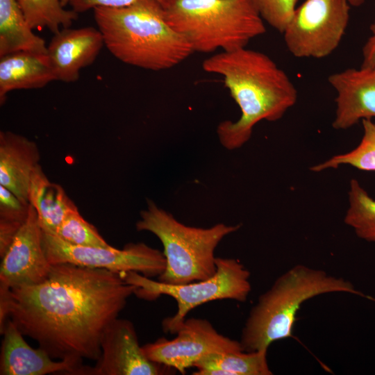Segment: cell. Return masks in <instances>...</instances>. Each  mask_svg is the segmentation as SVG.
Masks as SVG:
<instances>
[{
    "mask_svg": "<svg viewBox=\"0 0 375 375\" xmlns=\"http://www.w3.org/2000/svg\"><path fill=\"white\" fill-rule=\"evenodd\" d=\"M94 17L104 45L120 61L161 71L171 69L194 51L167 22L165 8L154 0L122 7H95Z\"/></svg>",
    "mask_w": 375,
    "mask_h": 375,
    "instance_id": "cell-3",
    "label": "cell"
},
{
    "mask_svg": "<svg viewBox=\"0 0 375 375\" xmlns=\"http://www.w3.org/2000/svg\"><path fill=\"white\" fill-rule=\"evenodd\" d=\"M51 265L42 247L37 212L30 203L25 222L1 258L0 290L38 284L47 277Z\"/></svg>",
    "mask_w": 375,
    "mask_h": 375,
    "instance_id": "cell-12",
    "label": "cell"
},
{
    "mask_svg": "<svg viewBox=\"0 0 375 375\" xmlns=\"http://www.w3.org/2000/svg\"><path fill=\"white\" fill-rule=\"evenodd\" d=\"M169 24L194 52L245 48L265 33L264 20L249 0H175L165 8Z\"/></svg>",
    "mask_w": 375,
    "mask_h": 375,
    "instance_id": "cell-5",
    "label": "cell"
},
{
    "mask_svg": "<svg viewBox=\"0 0 375 375\" xmlns=\"http://www.w3.org/2000/svg\"><path fill=\"white\" fill-rule=\"evenodd\" d=\"M101 351L96 365L84 366L81 375H160L174 370L147 358L133 323L127 319L117 318L106 328Z\"/></svg>",
    "mask_w": 375,
    "mask_h": 375,
    "instance_id": "cell-11",
    "label": "cell"
},
{
    "mask_svg": "<svg viewBox=\"0 0 375 375\" xmlns=\"http://www.w3.org/2000/svg\"><path fill=\"white\" fill-rule=\"evenodd\" d=\"M29 203L37 212L42 230L53 235L65 216L78 208L61 185L49 180L40 164L32 174Z\"/></svg>",
    "mask_w": 375,
    "mask_h": 375,
    "instance_id": "cell-18",
    "label": "cell"
},
{
    "mask_svg": "<svg viewBox=\"0 0 375 375\" xmlns=\"http://www.w3.org/2000/svg\"><path fill=\"white\" fill-rule=\"evenodd\" d=\"M55 235L74 245L108 247L97 228L87 222L78 208L70 211L58 226Z\"/></svg>",
    "mask_w": 375,
    "mask_h": 375,
    "instance_id": "cell-25",
    "label": "cell"
},
{
    "mask_svg": "<svg viewBox=\"0 0 375 375\" xmlns=\"http://www.w3.org/2000/svg\"><path fill=\"white\" fill-rule=\"evenodd\" d=\"M346 292L375 301L349 281L306 265L292 267L258 298L242 328L244 351L268 349L274 342L292 336L297 312L308 299L324 294Z\"/></svg>",
    "mask_w": 375,
    "mask_h": 375,
    "instance_id": "cell-4",
    "label": "cell"
},
{
    "mask_svg": "<svg viewBox=\"0 0 375 375\" xmlns=\"http://www.w3.org/2000/svg\"><path fill=\"white\" fill-rule=\"evenodd\" d=\"M62 4L65 6L67 3H69L70 0H60Z\"/></svg>",
    "mask_w": 375,
    "mask_h": 375,
    "instance_id": "cell-30",
    "label": "cell"
},
{
    "mask_svg": "<svg viewBox=\"0 0 375 375\" xmlns=\"http://www.w3.org/2000/svg\"><path fill=\"white\" fill-rule=\"evenodd\" d=\"M370 35L367 39L362 49L361 66L375 65V17L370 25Z\"/></svg>",
    "mask_w": 375,
    "mask_h": 375,
    "instance_id": "cell-28",
    "label": "cell"
},
{
    "mask_svg": "<svg viewBox=\"0 0 375 375\" xmlns=\"http://www.w3.org/2000/svg\"><path fill=\"white\" fill-rule=\"evenodd\" d=\"M141 0H70L69 4L76 12H82L95 7H122L133 4ZM165 8L168 7L175 0H154Z\"/></svg>",
    "mask_w": 375,
    "mask_h": 375,
    "instance_id": "cell-27",
    "label": "cell"
},
{
    "mask_svg": "<svg viewBox=\"0 0 375 375\" xmlns=\"http://www.w3.org/2000/svg\"><path fill=\"white\" fill-rule=\"evenodd\" d=\"M349 207L344 222L356 235L375 243V200L356 179H351L348 192Z\"/></svg>",
    "mask_w": 375,
    "mask_h": 375,
    "instance_id": "cell-21",
    "label": "cell"
},
{
    "mask_svg": "<svg viewBox=\"0 0 375 375\" xmlns=\"http://www.w3.org/2000/svg\"><path fill=\"white\" fill-rule=\"evenodd\" d=\"M103 45L101 32L91 26L63 28L54 33L47 54L56 81H77L80 71L94 62Z\"/></svg>",
    "mask_w": 375,
    "mask_h": 375,
    "instance_id": "cell-14",
    "label": "cell"
},
{
    "mask_svg": "<svg viewBox=\"0 0 375 375\" xmlns=\"http://www.w3.org/2000/svg\"><path fill=\"white\" fill-rule=\"evenodd\" d=\"M56 81L47 53L19 51L0 57V103L16 90L41 88Z\"/></svg>",
    "mask_w": 375,
    "mask_h": 375,
    "instance_id": "cell-17",
    "label": "cell"
},
{
    "mask_svg": "<svg viewBox=\"0 0 375 375\" xmlns=\"http://www.w3.org/2000/svg\"><path fill=\"white\" fill-rule=\"evenodd\" d=\"M328 82L336 93L334 128L347 129L375 117V65L333 73Z\"/></svg>",
    "mask_w": 375,
    "mask_h": 375,
    "instance_id": "cell-13",
    "label": "cell"
},
{
    "mask_svg": "<svg viewBox=\"0 0 375 375\" xmlns=\"http://www.w3.org/2000/svg\"><path fill=\"white\" fill-rule=\"evenodd\" d=\"M267 350L215 352L200 358L194 375H272Z\"/></svg>",
    "mask_w": 375,
    "mask_h": 375,
    "instance_id": "cell-20",
    "label": "cell"
},
{
    "mask_svg": "<svg viewBox=\"0 0 375 375\" xmlns=\"http://www.w3.org/2000/svg\"><path fill=\"white\" fill-rule=\"evenodd\" d=\"M349 2L351 6H360L365 2V0H349Z\"/></svg>",
    "mask_w": 375,
    "mask_h": 375,
    "instance_id": "cell-29",
    "label": "cell"
},
{
    "mask_svg": "<svg viewBox=\"0 0 375 375\" xmlns=\"http://www.w3.org/2000/svg\"><path fill=\"white\" fill-rule=\"evenodd\" d=\"M217 271L210 278L185 284H166L136 272L122 274L125 281L136 287L135 294L147 300L160 295L172 297L177 303L174 315L162 321L163 331L175 334L194 308L222 299L244 302L251 290L249 271L234 258H216Z\"/></svg>",
    "mask_w": 375,
    "mask_h": 375,
    "instance_id": "cell-7",
    "label": "cell"
},
{
    "mask_svg": "<svg viewBox=\"0 0 375 375\" xmlns=\"http://www.w3.org/2000/svg\"><path fill=\"white\" fill-rule=\"evenodd\" d=\"M262 19L283 33L295 10L297 0H249Z\"/></svg>",
    "mask_w": 375,
    "mask_h": 375,
    "instance_id": "cell-26",
    "label": "cell"
},
{
    "mask_svg": "<svg viewBox=\"0 0 375 375\" xmlns=\"http://www.w3.org/2000/svg\"><path fill=\"white\" fill-rule=\"evenodd\" d=\"M138 231H149L161 242L166 267L158 281L178 285L205 280L217 271L215 251L226 235L237 231L240 225L222 223L210 228L190 226L151 201L140 212L136 223Z\"/></svg>",
    "mask_w": 375,
    "mask_h": 375,
    "instance_id": "cell-6",
    "label": "cell"
},
{
    "mask_svg": "<svg viewBox=\"0 0 375 375\" xmlns=\"http://www.w3.org/2000/svg\"><path fill=\"white\" fill-rule=\"evenodd\" d=\"M30 204L22 203L11 191L0 185V257L8 249L25 222Z\"/></svg>",
    "mask_w": 375,
    "mask_h": 375,
    "instance_id": "cell-24",
    "label": "cell"
},
{
    "mask_svg": "<svg viewBox=\"0 0 375 375\" xmlns=\"http://www.w3.org/2000/svg\"><path fill=\"white\" fill-rule=\"evenodd\" d=\"M172 340L158 338L142 347L151 361L184 374L202 357L215 352L243 351L240 341L219 333L205 319H185Z\"/></svg>",
    "mask_w": 375,
    "mask_h": 375,
    "instance_id": "cell-10",
    "label": "cell"
},
{
    "mask_svg": "<svg viewBox=\"0 0 375 375\" xmlns=\"http://www.w3.org/2000/svg\"><path fill=\"white\" fill-rule=\"evenodd\" d=\"M33 30L17 0H0V57L19 51L47 53L44 40Z\"/></svg>",
    "mask_w": 375,
    "mask_h": 375,
    "instance_id": "cell-19",
    "label": "cell"
},
{
    "mask_svg": "<svg viewBox=\"0 0 375 375\" xmlns=\"http://www.w3.org/2000/svg\"><path fill=\"white\" fill-rule=\"evenodd\" d=\"M135 290L122 274L53 264L38 284L0 290V331L11 319L24 336L52 358L72 365L80 375L84 359L99 358L105 330Z\"/></svg>",
    "mask_w": 375,
    "mask_h": 375,
    "instance_id": "cell-1",
    "label": "cell"
},
{
    "mask_svg": "<svg viewBox=\"0 0 375 375\" xmlns=\"http://www.w3.org/2000/svg\"><path fill=\"white\" fill-rule=\"evenodd\" d=\"M1 333V375H44L56 372L75 374V369L62 360H53L45 351L31 347L24 335L10 318L5 322Z\"/></svg>",
    "mask_w": 375,
    "mask_h": 375,
    "instance_id": "cell-15",
    "label": "cell"
},
{
    "mask_svg": "<svg viewBox=\"0 0 375 375\" xmlns=\"http://www.w3.org/2000/svg\"><path fill=\"white\" fill-rule=\"evenodd\" d=\"M33 29L48 28L53 34L60 28H69L78 18V12L66 10L60 0H17Z\"/></svg>",
    "mask_w": 375,
    "mask_h": 375,
    "instance_id": "cell-22",
    "label": "cell"
},
{
    "mask_svg": "<svg viewBox=\"0 0 375 375\" xmlns=\"http://www.w3.org/2000/svg\"><path fill=\"white\" fill-rule=\"evenodd\" d=\"M350 7L349 0H305L282 33L288 50L300 58L331 54L348 26Z\"/></svg>",
    "mask_w": 375,
    "mask_h": 375,
    "instance_id": "cell-8",
    "label": "cell"
},
{
    "mask_svg": "<svg viewBox=\"0 0 375 375\" xmlns=\"http://www.w3.org/2000/svg\"><path fill=\"white\" fill-rule=\"evenodd\" d=\"M203 70L223 77L225 87L238 105L240 117L217 126L222 145L238 149L262 120L280 119L297 100V90L288 74L265 53L247 47L214 54L202 63Z\"/></svg>",
    "mask_w": 375,
    "mask_h": 375,
    "instance_id": "cell-2",
    "label": "cell"
},
{
    "mask_svg": "<svg viewBox=\"0 0 375 375\" xmlns=\"http://www.w3.org/2000/svg\"><path fill=\"white\" fill-rule=\"evenodd\" d=\"M42 244L51 265L71 263L119 274L136 272L149 278L158 277L166 267L163 252L143 242L129 243L122 249L78 246L42 230Z\"/></svg>",
    "mask_w": 375,
    "mask_h": 375,
    "instance_id": "cell-9",
    "label": "cell"
},
{
    "mask_svg": "<svg viewBox=\"0 0 375 375\" xmlns=\"http://www.w3.org/2000/svg\"><path fill=\"white\" fill-rule=\"evenodd\" d=\"M362 125L363 135L355 149L314 165L310 167V170L319 172L347 165L360 170L375 172V123L370 119H365L362 120Z\"/></svg>",
    "mask_w": 375,
    "mask_h": 375,
    "instance_id": "cell-23",
    "label": "cell"
},
{
    "mask_svg": "<svg viewBox=\"0 0 375 375\" xmlns=\"http://www.w3.org/2000/svg\"><path fill=\"white\" fill-rule=\"evenodd\" d=\"M37 144L11 131L0 132V185L28 205L32 174L39 165Z\"/></svg>",
    "mask_w": 375,
    "mask_h": 375,
    "instance_id": "cell-16",
    "label": "cell"
}]
</instances>
